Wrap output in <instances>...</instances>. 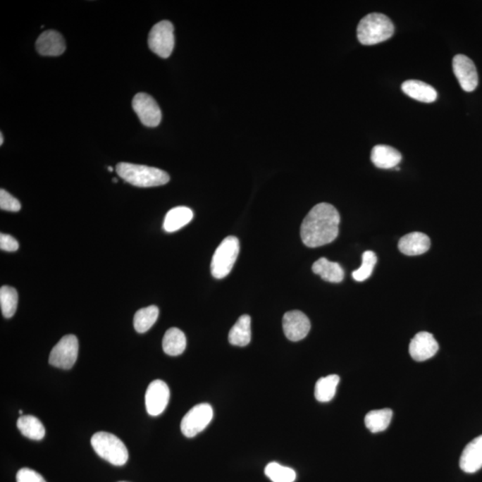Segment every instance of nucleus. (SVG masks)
Instances as JSON below:
<instances>
[{"instance_id":"obj_1","label":"nucleus","mask_w":482,"mask_h":482,"mask_svg":"<svg viewBox=\"0 0 482 482\" xmlns=\"http://www.w3.org/2000/svg\"><path fill=\"white\" fill-rule=\"evenodd\" d=\"M340 223V214L333 205L317 204L304 217L300 230L301 239L308 247L327 245L339 235Z\"/></svg>"},{"instance_id":"obj_2","label":"nucleus","mask_w":482,"mask_h":482,"mask_svg":"<svg viewBox=\"0 0 482 482\" xmlns=\"http://www.w3.org/2000/svg\"><path fill=\"white\" fill-rule=\"evenodd\" d=\"M395 27L387 16L371 13L364 16L357 26V39L361 44L371 46L386 42L394 35Z\"/></svg>"},{"instance_id":"obj_3","label":"nucleus","mask_w":482,"mask_h":482,"mask_svg":"<svg viewBox=\"0 0 482 482\" xmlns=\"http://www.w3.org/2000/svg\"><path fill=\"white\" fill-rule=\"evenodd\" d=\"M116 173L126 183L140 187L165 185L170 180L169 174L165 171L130 163H119Z\"/></svg>"},{"instance_id":"obj_4","label":"nucleus","mask_w":482,"mask_h":482,"mask_svg":"<svg viewBox=\"0 0 482 482\" xmlns=\"http://www.w3.org/2000/svg\"><path fill=\"white\" fill-rule=\"evenodd\" d=\"M92 446L100 457L116 466H122L128 461V450L116 435L105 431L97 433L92 438Z\"/></svg>"},{"instance_id":"obj_5","label":"nucleus","mask_w":482,"mask_h":482,"mask_svg":"<svg viewBox=\"0 0 482 482\" xmlns=\"http://www.w3.org/2000/svg\"><path fill=\"white\" fill-rule=\"evenodd\" d=\"M240 253V241L236 237H225L217 247L211 262V273L216 279H223L232 272Z\"/></svg>"},{"instance_id":"obj_6","label":"nucleus","mask_w":482,"mask_h":482,"mask_svg":"<svg viewBox=\"0 0 482 482\" xmlns=\"http://www.w3.org/2000/svg\"><path fill=\"white\" fill-rule=\"evenodd\" d=\"M213 417V407L209 404H197L183 418L180 430L187 438L195 437L209 426Z\"/></svg>"},{"instance_id":"obj_7","label":"nucleus","mask_w":482,"mask_h":482,"mask_svg":"<svg viewBox=\"0 0 482 482\" xmlns=\"http://www.w3.org/2000/svg\"><path fill=\"white\" fill-rule=\"evenodd\" d=\"M78 339L75 335H66L52 348L49 354V364L61 369H71L78 357Z\"/></svg>"},{"instance_id":"obj_8","label":"nucleus","mask_w":482,"mask_h":482,"mask_svg":"<svg viewBox=\"0 0 482 482\" xmlns=\"http://www.w3.org/2000/svg\"><path fill=\"white\" fill-rule=\"evenodd\" d=\"M149 46L160 58H169L174 48V28L169 21L157 23L149 35Z\"/></svg>"},{"instance_id":"obj_9","label":"nucleus","mask_w":482,"mask_h":482,"mask_svg":"<svg viewBox=\"0 0 482 482\" xmlns=\"http://www.w3.org/2000/svg\"><path fill=\"white\" fill-rule=\"evenodd\" d=\"M132 109L144 125L147 127L159 125L162 120V112H161L159 104L149 94H137L132 99Z\"/></svg>"},{"instance_id":"obj_10","label":"nucleus","mask_w":482,"mask_h":482,"mask_svg":"<svg viewBox=\"0 0 482 482\" xmlns=\"http://www.w3.org/2000/svg\"><path fill=\"white\" fill-rule=\"evenodd\" d=\"M170 390L165 381L156 380L147 388L145 403L147 413L157 416L166 410L169 403Z\"/></svg>"},{"instance_id":"obj_11","label":"nucleus","mask_w":482,"mask_h":482,"mask_svg":"<svg viewBox=\"0 0 482 482\" xmlns=\"http://www.w3.org/2000/svg\"><path fill=\"white\" fill-rule=\"evenodd\" d=\"M453 71L461 88L466 92H474L478 85L476 66L473 60L464 55H457L453 58Z\"/></svg>"},{"instance_id":"obj_12","label":"nucleus","mask_w":482,"mask_h":482,"mask_svg":"<svg viewBox=\"0 0 482 482\" xmlns=\"http://www.w3.org/2000/svg\"><path fill=\"white\" fill-rule=\"evenodd\" d=\"M283 327L288 339L296 342L307 336L311 323L306 314L301 311L294 310L284 314Z\"/></svg>"},{"instance_id":"obj_13","label":"nucleus","mask_w":482,"mask_h":482,"mask_svg":"<svg viewBox=\"0 0 482 482\" xmlns=\"http://www.w3.org/2000/svg\"><path fill=\"white\" fill-rule=\"evenodd\" d=\"M438 350V344L433 335L421 331L411 340L409 353L412 358L417 362H424L433 357Z\"/></svg>"},{"instance_id":"obj_14","label":"nucleus","mask_w":482,"mask_h":482,"mask_svg":"<svg viewBox=\"0 0 482 482\" xmlns=\"http://www.w3.org/2000/svg\"><path fill=\"white\" fill-rule=\"evenodd\" d=\"M36 49L42 56H61L66 49L65 39L61 33L49 30L39 35L36 42Z\"/></svg>"},{"instance_id":"obj_15","label":"nucleus","mask_w":482,"mask_h":482,"mask_svg":"<svg viewBox=\"0 0 482 482\" xmlns=\"http://www.w3.org/2000/svg\"><path fill=\"white\" fill-rule=\"evenodd\" d=\"M460 468L467 474H474L482 468V435L465 447L460 458Z\"/></svg>"},{"instance_id":"obj_16","label":"nucleus","mask_w":482,"mask_h":482,"mask_svg":"<svg viewBox=\"0 0 482 482\" xmlns=\"http://www.w3.org/2000/svg\"><path fill=\"white\" fill-rule=\"evenodd\" d=\"M430 247V237L423 233L407 234L398 242V249L407 256H419L426 253Z\"/></svg>"},{"instance_id":"obj_17","label":"nucleus","mask_w":482,"mask_h":482,"mask_svg":"<svg viewBox=\"0 0 482 482\" xmlns=\"http://www.w3.org/2000/svg\"><path fill=\"white\" fill-rule=\"evenodd\" d=\"M402 90L411 99L424 103H433L436 101L438 93L433 86L427 85L421 80H409L403 82L401 86Z\"/></svg>"},{"instance_id":"obj_18","label":"nucleus","mask_w":482,"mask_h":482,"mask_svg":"<svg viewBox=\"0 0 482 482\" xmlns=\"http://www.w3.org/2000/svg\"><path fill=\"white\" fill-rule=\"evenodd\" d=\"M371 160L378 168L391 169L400 165L402 156L400 152L393 147L377 145L371 150Z\"/></svg>"},{"instance_id":"obj_19","label":"nucleus","mask_w":482,"mask_h":482,"mask_svg":"<svg viewBox=\"0 0 482 482\" xmlns=\"http://www.w3.org/2000/svg\"><path fill=\"white\" fill-rule=\"evenodd\" d=\"M313 272L320 276L321 279L329 283H339L343 280L345 273L342 267L336 262L321 257L314 262L312 267Z\"/></svg>"},{"instance_id":"obj_20","label":"nucleus","mask_w":482,"mask_h":482,"mask_svg":"<svg viewBox=\"0 0 482 482\" xmlns=\"http://www.w3.org/2000/svg\"><path fill=\"white\" fill-rule=\"evenodd\" d=\"M193 212L186 206H178L170 210L163 221V230L166 233L177 232L187 223L192 222Z\"/></svg>"},{"instance_id":"obj_21","label":"nucleus","mask_w":482,"mask_h":482,"mask_svg":"<svg viewBox=\"0 0 482 482\" xmlns=\"http://www.w3.org/2000/svg\"><path fill=\"white\" fill-rule=\"evenodd\" d=\"M251 340V318L247 314L240 316L229 333V342L233 346L246 347Z\"/></svg>"},{"instance_id":"obj_22","label":"nucleus","mask_w":482,"mask_h":482,"mask_svg":"<svg viewBox=\"0 0 482 482\" xmlns=\"http://www.w3.org/2000/svg\"><path fill=\"white\" fill-rule=\"evenodd\" d=\"M186 345L185 334L178 328H171L163 336V350L168 356H180L185 350Z\"/></svg>"},{"instance_id":"obj_23","label":"nucleus","mask_w":482,"mask_h":482,"mask_svg":"<svg viewBox=\"0 0 482 482\" xmlns=\"http://www.w3.org/2000/svg\"><path fill=\"white\" fill-rule=\"evenodd\" d=\"M18 428L23 436L32 440H42L45 437L44 425L32 415H23L18 421Z\"/></svg>"},{"instance_id":"obj_24","label":"nucleus","mask_w":482,"mask_h":482,"mask_svg":"<svg viewBox=\"0 0 482 482\" xmlns=\"http://www.w3.org/2000/svg\"><path fill=\"white\" fill-rule=\"evenodd\" d=\"M340 381V376L331 374L329 376L321 378L318 380L314 388V397L321 403L329 402L336 394L337 387Z\"/></svg>"},{"instance_id":"obj_25","label":"nucleus","mask_w":482,"mask_h":482,"mask_svg":"<svg viewBox=\"0 0 482 482\" xmlns=\"http://www.w3.org/2000/svg\"><path fill=\"white\" fill-rule=\"evenodd\" d=\"M393 412L388 408L385 409L371 411L364 418V423L368 430L373 433L384 431L390 424Z\"/></svg>"},{"instance_id":"obj_26","label":"nucleus","mask_w":482,"mask_h":482,"mask_svg":"<svg viewBox=\"0 0 482 482\" xmlns=\"http://www.w3.org/2000/svg\"><path fill=\"white\" fill-rule=\"evenodd\" d=\"M159 316V307L150 306L137 311L134 316V328L137 333H144L155 324Z\"/></svg>"},{"instance_id":"obj_27","label":"nucleus","mask_w":482,"mask_h":482,"mask_svg":"<svg viewBox=\"0 0 482 482\" xmlns=\"http://www.w3.org/2000/svg\"><path fill=\"white\" fill-rule=\"evenodd\" d=\"M18 293L16 289L9 286H3L0 290V307L3 316L11 318L18 309Z\"/></svg>"},{"instance_id":"obj_28","label":"nucleus","mask_w":482,"mask_h":482,"mask_svg":"<svg viewBox=\"0 0 482 482\" xmlns=\"http://www.w3.org/2000/svg\"><path fill=\"white\" fill-rule=\"evenodd\" d=\"M264 474L273 482H294L297 478L293 469L283 466L276 462L268 464L264 469Z\"/></svg>"},{"instance_id":"obj_29","label":"nucleus","mask_w":482,"mask_h":482,"mask_svg":"<svg viewBox=\"0 0 482 482\" xmlns=\"http://www.w3.org/2000/svg\"><path fill=\"white\" fill-rule=\"evenodd\" d=\"M377 264V257L373 251H366L362 257V264L357 270L354 271L352 276L354 280L364 281L371 276Z\"/></svg>"},{"instance_id":"obj_30","label":"nucleus","mask_w":482,"mask_h":482,"mask_svg":"<svg viewBox=\"0 0 482 482\" xmlns=\"http://www.w3.org/2000/svg\"><path fill=\"white\" fill-rule=\"evenodd\" d=\"M0 209L9 212H18L21 209V204L11 194L2 189L0 190Z\"/></svg>"},{"instance_id":"obj_31","label":"nucleus","mask_w":482,"mask_h":482,"mask_svg":"<svg viewBox=\"0 0 482 482\" xmlns=\"http://www.w3.org/2000/svg\"><path fill=\"white\" fill-rule=\"evenodd\" d=\"M16 482H46L44 478L35 470L23 468L16 474Z\"/></svg>"},{"instance_id":"obj_32","label":"nucleus","mask_w":482,"mask_h":482,"mask_svg":"<svg viewBox=\"0 0 482 482\" xmlns=\"http://www.w3.org/2000/svg\"><path fill=\"white\" fill-rule=\"evenodd\" d=\"M0 247L6 252H15L19 249L18 241L8 234H0Z\"/></svg>"},{"instance_id":"obj_33","label":"nucleus","mask_w":482,"mask_h":482,"mask_svg":"<svg viewBox=\"0 0 482 482\" xmlns=\"http://www.w3.org/2000/svg\"><path fill=\"white\" fill-rule=\"evenodd\" d=\"M3 142H4V138H3V133H0V145H2Z\"/></svg>"},{"instance_id":"obj_34","label":"nucleus","mask_w":482,"mask_h":482,"mask_svg":"<svg viewBox=\"0 0 482 482\" xmlns=\"http://www.w3.org/2000/svg\"><path fill=\"white\" fill-rule=\"evenodd\" d=\"M107 169H109V172H113V167L112 166L107 167Z\"/></svg>"},{"instance_id":"obj_35","label":"nucleus","mask_w":482,"mask_h":482,"mask_svg":"<svg viewBox=\"0 0 482 482\" xmlns=\"http://www.w3.org/2000/svg\"><path fill=\"white\" fill-rule=\"evenodd\" d=\"M113 183H117V179H116V178H113Z\"/></svg>"}]
</instances>
